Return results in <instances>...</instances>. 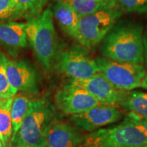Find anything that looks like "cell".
<instances>
[{"instance_id":"obj_12","label":"cell","mask_w":147,"mask_h":147,"mask_svg":"<svg viewBox=\"0 0 147 147\" xmlns=\"http://www.w3.org/2000/svg\"><path fill=\"white\" fill-rule=\"evenodd\" d=\"M27 46L26 23L15 21L0 22V47L16 57Z\"/></svg>"},{"instance_id":"obj_17","label":"cell","mask_w":147,"mask_h":147,"mask_svg":"<svg viewBox=\"0 0 147 147\" xmlns=\"http://www.w3.org/2000/svg\"><path fill=\"white\" fill-rule=\"evenodd\" d=\"M119 106L129 113L147 117V93L137 91L128 92Z\"/></svg>"},{"instance_id":"obj_11","label":"cell","mask_w":147,"mask_h":147,"mask_svg":"<svg viewBox=\"0 0 147 147\" xmlns=\"http://www.w3.org/2000/svg\"><path fill=\"white\" fill-rule=\"evenodd\" d=\"M6 73L11 86L18 91L33 94L38 92L37 74L25 61H7Z\"/></svg>"},{"instance_id":"obj_13","label":"cell","mask_w":147,"mask_h":147,"mask_svg":"<svg viewBox=\"0 0 147 147\" xmlns=\"http://www.w3.org/2000/svg\"><path fill=\"white\" fill-rule=\"evenodd\" d=\"M84 137L76 127L54 121L48 131L47 146L77 147L83 142Z\"/></svg>"},{"instance_id":"obj_16","label":"cell","mask_w":147,"mask_h":147,"mask_svg":"<svg viewBox=\"0 0 147 147\" xmlns=\"http://www.w3.org/2000/svg\"><path fill=\"white\" fill-rule=\"evenodd\" d=\"M67 3L80 16L97 11L112 8L117 5V0H55Z\"/></svg>"},{"instance_id":"obj_15","label":"cell","mask_w":147,"mask_h":147,"mask_svg":"<svg viewBox=\"0 0 147 147\" xmlns=\"http://www.w3.org/2000/svg\"><path fill=\"white\" fill-rule=\"evenodd\" d=\"M49 0H14V9L10 20L27 19L39 16Z\"/></svg>"},{"instance_id":"obj_20","label":"cell","mask_w":147,"mask_h":147,"mask_svg":"<svg viewBox=\"0 0 147 147\" xmlns=\"http://www.w3.org/2000/svg\"><path fill=\"white\" fill-rule=\"evenodd\" d=\"M7 61L5 55L0 51V98L1 99L12 98L18 91L8 81L6 73Z\"/></svg>"},{"instance_id":"obj_14","label":"cell","mask_w":147,"mask_h":147,"mask_svg":"<svg viewBox=\"0 0 147 147\" xmlns=\"http://www.w3.org/2000/svg\"><path fill=\"white\" fill-rule=\"evenodd\" d=\"M51 11L61 29L76 40L80 16L71 7L61 1H55Z\"/></svg>"},{"instance_id":"obj_4","label":"cell","mask_w":147,"mask_h":147,"mask_svg":"<svg viewBox=\"0 0 147 147\" xmlns=\"http://www.w3.org/2000/svg\"><path fill=\"white\" fill-rule=\"evenodd\" d=\"M81 147H147L143 127L129 115L117 125L102 128L84 137Z\"/></svg>"},{"instance_id":"obj_1","label":"cell","mask_w":147,"mask_h":147,"mask_svg":"<svg viewBox=\"0 0 147 147\" xmlns=\"http://www.w3.org/2000/svg\"><path fill=\"white\" fill-rule=\"evenodd\" d=\"M142 25L131 21H118L100 43L102 57L119 62L144 63Z\"/></svg>"},{"instance_id":"obj_10","label":"cell","mask_w":147,"mask_h":147,"mask_svg":"<svg viewBox=\"0 0 147 147\" xmlns=\"http://www.w3.org/2000/svg\"><path fill=\"white\" fill-rule=\"evenodd\" d=\"M121 117L122 113L115 106L100 104L83 113L71 115L69 119L76 127L93 132L102 127L115 123Z\"/></svg>"},{"instance_id":"obj_7","label":"cell","mask_w":147,"mask_h":147,"mask_svg":"<svg viewBox=\"0 0 147 147\" xmlns=\"http://www.w3.org/2000/svg\"><path fill=\"white\" fill-rule=\"evenodd\" d=\"M95 60L101 72L112 84L127 91L140 87L146 74L143 64L119 62L102 56Z\"/></svg>"},{"instance_id":"obj_9","label":"cell","mask_w":147,"mask_h":147,"mask_svg":"<svg viewBox=\"0 0 147 147\" xmlns=\"http://www.w3.org/2000/svg\"><path fill=\"white\" fill-rule=\"evenodd\" d=\"M68 82L85 89L104 105H120L129 92L115 87L101 71L86 79H69Z\"/></svg>"},{"instance_id":"obj_8","label":"cell","mask_w":147,"mask_h":147,"mask_svg":"<svg viewBox=\"0 0 147 147\" xmlns=\"http://www.w3.org/2000/svg\"><path fill=\"white\" fill-rule=\"evenodd\" d=\"M55 103L61 112L71 115L83 113L101 104L85 89L69 82L57 91Z\"/></svg>"},{"instance_id":"obj_27","label":"cell","mask_w":147,"mask_h":147,"mask_svg":"<svg viewBox=\"0 0 147 147\" xmlns=\"http://www.w3.org/2000/svg\"><path fill=\"white\" fill-rule=\"evenodd\" d=\"M0 147H4V146H3V145L2 142H1V140H0Z\"/></svg>"},{"instance_id":"obj_24","label":"cell","mask_w":147,"mask_h":147,"mask_svg":"<svg viewBox=\"0 0 147 147\" xmlns=\"http://www.w3.org/2000/svg\"><path fill=\"white\" fill-rule=\"evenodd\" d=\"M129 115L132 117L134 119H135L137 122H138L144 127L145 131H146L147 134V117H141V116H139L133 113H129Z\"/></svg>"},{"instance_id":"obj_18","label":"cell","mask_w":147,"mask_h":147,"mask_svg":"<svg viewBox=\"0 0 147 147\" xmlns=\"http://www.w3.org/2000/svg\"><path fill=\"white\" fill-rule=\"evenodd\" d=\"M13 97L10 99L0 98V140L3 146L9 142L12 136V124L10 109Z\"/></svg>"},{"instance_id":"obj_22","label":"cell","mask_w":147,"mask_h":147,"mask_svg":"<svg viewBox=\"0 0 147 147\" xmlns=\"http://www.w3.org/2000/svg\"><path fill=\"white\" fill-rule=\"evenodd\" d=\"M14 9V0H0V21L11 18Z\"/></svg>"},{"instance_id":"obj_19","label":"cell","mask_w":147,"mask_h":147,"mask_svg":"<svg viewBox=\"0 0 147 147\" xmlns=\"http://www.w3.org/2000/svg\"><path fill=\"white\" fill-rule=\"evenodd\" d=\"M29 102L30 101L28 97L22 94L15 95L13 97L10 109L12 131H13L12 137L15 135L23 123L28 110Z\"/></svg>"},{"instance_id":"obj_21","label":"cell","mask_w":147,"mask_h":147,"mask_svg":"<svg viewBox=\"0 0 147 147\" xmlns=\"http://www.w3.org/2000/svg\"><path fill=\"white\" fill-rule=\"evenodd\" d=\"M117 5L123 13L147 14V0H117Z\"/></svg>"},{"instance_id":"obj_3","label":"cell","mask_w":147,"mask_h":147,"mask_svg":"<svg viewBox=\"0 0 147 147\" xmlns=\"http://www.w3.org/2000/svg\"><path fill=\"white\" fill-rule=\"evenodd\" d=\"M54 121V109L47 100L30 101L21 127L10 141L25 147H46L48 131Z\"/></svg>"},{"instance_id":"obj_25","label":"cell","mask_w":147,"mask_h":147,"mask_svg":"<svg viewBox=\"0 0 147 147\" xmlns=\"http://www.w3.org/2000/svg\"><path fill=\"white\" fill-rule=\"evenodd\" d=\"M140 87L143 88L144 89L147 90V72L146 74V75H145L144 79H143L142 83H141Z\"/></svg>"},{"instance_id":"obj_2","label":"cell","mask_w":147,"mask_h":147,"mask_svg":"<svg viewBox=\"0 0 147 147\" xmlns=\"http://www.w3.org/2000/svg\"><path fill=\"white\" fill-rule=\"evenodd\" d=\"M26 34L27 42L40 67L45 72H50L60 47L50 8L45 9L39 16L27 21Z\"/></svg>"},{"instance_id":"obj_6","label":"cell","mask_w":147,"mask_h":147,"mask_svg":"<svg viewBox=\"0 0 147 147\" xmlns=\"http://www.w3.org/2000/svg\"><path fill=\"white\" fill-rule=\"evenodd\" d=\"M53 68L69 79H86L100 71L95 60L80 45L59 47Z\"/></svg>"},{"instance_id":"obj_23","label":"cell","mask_w":147,"mask_h":147,"mask_svg":"<svg viewBox=\"0 0 147 147\" xmlns=\"http://www.w3.org/2000/svg\"><path fill=\"white\" fill-rule=\"evenodd\" d=\"M143 43V55H144V63L147 69V25L143 30L142 35Z\"/></svg>"},{"instance_id":"obj_5","label":"cell","mask_w":147,"mask_h":147,"mask_svg":"<svg viewBox=\"0 0 147 147\" xmlns=\"http://www.w3.org/2000/svg\"><path fill=\"white\" fill-rule=\"evenodd\" d=\"M123 12L117 5L80 16L76 41L87 49L100 45Z\"/></svg>"},{"instance_id":"obj_26","label":"cell","mask_w":147,"mask_h":147,"mask_svg":"<svg viewBox=\"0 0 147 147\" xmlns=\"http://www.w3.org/2000/svg\"><path fill=\"white\" fill-rule=\"evenodd\" d=\"M5 147H25V146H21V145L16 144V143L11 142V141H9V142L7 144V145Z\"/></svg>"}]
</instances>
